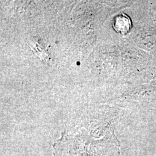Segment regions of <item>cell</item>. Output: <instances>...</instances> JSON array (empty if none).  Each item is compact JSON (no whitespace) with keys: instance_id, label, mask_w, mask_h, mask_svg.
I'll use <instances>...</instances> for the list:
<instances>
[{"instance_id":"cell-1","label":"cell","mask_w":156,"mask_h":156,"mask_svg":"<svg viewBox=\"0 0 156 156\" xmlns=\"http://www.w3.org/2000/svg\"><path fill=\"white\" fill-rule=\"evenodd\" d=\"M131 22L129 17L122 13L115 17L113 21V27L118 33L125 35L128 33L131 28Z\"/></svg>"}]
</instances>
